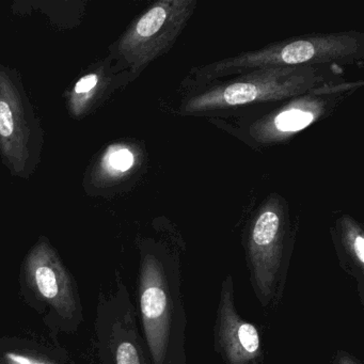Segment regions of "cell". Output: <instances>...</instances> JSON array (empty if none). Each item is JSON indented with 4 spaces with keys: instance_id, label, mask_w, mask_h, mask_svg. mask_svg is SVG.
Wrapping results in <instances>:
<instances>
[{
    "instance_id": "obj_9",
    "label": "cell",
    "mask_w": 364,
    "mask_h": 364,
    "mask_svg": "<svg viewBox=\"0 0 364 364\" xmlns=\"http://www.w3.org/2000/svg\"><path fill=\"white\" fill-rule=\"evenodd\" d=\"M140 306L149 344L159 364L163 359L167 334L168 300L159 270L152 261L146 262L142 272Z\"/></svg>"
},
{
    "instance_id": "obj_8",
    "label": "cell",
    "mask_w": 364,
    "mask_h": 364,
    "mask_svg": "<svg viewBox=\"0 0 364 364\" xmlns=\"http://www.w3.org/2000/svg\"><path fill=\"white\" fill-rule=\"evenodd\" d=\"M136 155L131 146L112 144L97 153L82 178V188L92 198L112 196L135 167Z\"/></svg>"
},
{
    "instance_id": "obj_11",
    "label": "cell",
    "mask_w": 364,
    "mask_h": 364,
    "mask_svg": "<svg viewBox=\"0 0 364 364\" xmlns=\"http://www.w3.org/2000/svg\"><path fill=\"white\" fill-rule=\"evenodd\" d=\"M237 342L247 353H257L259 338L255 326L244 323L237 328Z\"/></svg>"
},
{
    "instance_id": "obj_2",
    "label": "cell",
    "mask_w": 364,
    "mask_h": 364,
    "mask_svg": "<svg viewBox=\"0 0 364 364\" xmlns=\"http://www.w3.org/2000/svg\"><path fill=\"white\" fill-rule=\"evenodd\" d=\"M314 67H272L242 73L229 82L208 85L183 102V114L225 112L250 104L282 101L315 91L323 82Z\"/></svg>"
},
{
    "instance_id": "obj_6",
    "label": "cell",
    "mask_w": 364,
    "mask_h": 364,
    "mask_svg": "<svg viewBox=\"0 0 364 364\" xmlns=\"http://www.w3.org/2000/svg\"><path fill=\"white\" fill-rule=\"evenodd\" d=\"M129 82V74L117 71L107 56L92 63L65 92V106L70 117L82 120L91 116Z\"/></svg>"
},
{
    "instance_id": "obj_3",
    "label": "cell",
    "mask_w": 364,
    "mask_h": 364,
    "mask_svg": "<svg viewBox=\"0 0 364 364\" xmlns=\"http://www.w3.org/2000/svg\"><path fill=\"white\" fill-rule=\"evenodd\" d=\"M46 129L22 75L0 63V159L14 178L28 181L39 168Z\"/></svg>"
},
{
    "instance_id": "obj_12",
    "label": "cell",
    "mask_w": 364,
    "mask_h": 364,
    "mask_svg": "<svg viewBox=\"0 0 364 364\" xmlns=\"http://www.w3.org/2000/svg\"><path fill=\"white\" fill-rule=\"evenodd\" d=\"M345 225V235H346L347 242L350 244L351 249L355 253V257L360 263H364V240L362 236L361 231L358 229L357 225L353 221H349L346 218L344 223Z\"/></svg>"
},
{
    "instance_id": "obj_7",
    "label": "cell",
    "mask_w": 364,
    "mask_h": 364,
    "mask_svg": "<svg viewBox=\"0 0 364 364\" xmlns=\"http://www.w3.org/2000/svg\"><path fill=\"white\" fill-rule=\"evenodd\" d=\"M328 102L304 97L287 104L272 116L257 121L249 129L251 137L259 144H272L293 137L312 124L327 110Z\"/></svg>"
},
{
    "instance_id": "obj_4",
    "label": "cell",
    "mask_w": 364,
    "mask_h": 364,
    "mask_svg": "<svg viewBox=\"0 0 364 364\" xmlns=\"http://www.w3.org/2000/svg\"><path fill=\"white\" fill-rule=\"evenodd\" d=\"M197 0H161L153 4L109 46L107 57L117 71L133 82L148 65L171 50L195 14Z\"/></svg>"
},
{
    "instance_id": "obj_14",
    "label": "cell",
    "mask_w": 364,
    "mask_h": 364,
    "mask_svg": "<svg viewBox=\"0 0 364 364\" xmlns=\"http://www.w3.org/2000/svg\"><path fill=\"white\" fill-rule=\"evenodd\" d=\"M6 364H55L46 360L10 351L5 355Z\"/></svg>"
},
{
    "instance_id": "obj_10",
    "label": "cell",
    "mask_w": 364,
    "mask_h": 364,
    "mask_svg": "<svg viewBox=\"0 0 364 364\" xmlns=\"http://www.w3.org/2000/svg\"><path fill=\"white\" fill-rule=\"evenodd\" d=\"M283 233V208L278 198L268 199L261 208L250 236V249L257 265H272L278 257Z\"/></svg>"
},
{
    "instance_id": "obj_5",
    "label": "cell",
    "mask_w": 364,
    "mask_h": 364,
    "mask_svg": "<svg viewBox=\"0 0 364 364\" xmlns=\"http://www.w3.org/2000/svg\"><path fill=\"white\" fill-rule=\"evenodd\" d=\"M26 276L33 291L59 315L68 319L73 317L76 299L71 278L46 238H41L29 251Z\"/></svg>"
},
{
    "instance_id": "obj_13",
    "label": "cell",
    "mask_w": 364,
    "mask_h": 364,
    "mask_svg": "<svg viewBox=\"0 0 364 364\" xmlns=\"http://www.w3.org/2000/svg\"><path fill=\"white\" fill-rule=\"evenodd\" d=\"M117 364H140L137 349L132 343L123 342L119 345Z\"/></svg>"
},
{
    "instance_id": "obj_1",
    "label": "cell",
    "mask_w": 364,
    "mask_h": 364,
    "mask_svg": "<svg viewBox=\"0 0 364 364\" xmlns=\"http://www.w3.org/2000/svg\"><path fill=\"white\" fill-rule=\"evenodd\" d=\"M364 57V35L357 31L317 33L278 42L259 50L195 68L188 80L193 92L236 74L272 67H314L353 63Z\"/></svg>"
}]
</instances>
